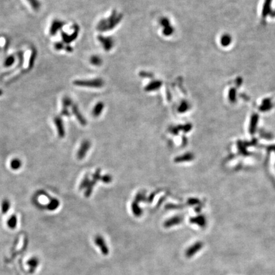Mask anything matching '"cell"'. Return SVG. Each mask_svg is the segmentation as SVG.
I'll list each match as a JSON object with an SVG mask.
<instances>
[{
    "label": "cell",
    "mask_w": 275,
    "mask_h": 275,
    "mask_svg": "<svg viewBox=\"0 0 275 275\" xmlns=\"http://www.w3.org/2000/svg\"><path fill=\"white\" fill-rule=\"evenodd\" d=\"M123 15L122 14L117 15L115 10H113L111 15L108 19L101 20L98 25V29L100 31H108L113 29L119 24Z\"/></svg>",
    "instance_id": "1"
},
{
    "label": "cell",
    "mask_w": 275,
    "mask_h": 275,
    "mask_svg": "<svg viewBox=\"0 0 275 275\" xmlns=\"http://www.w3.org/2000/svg\"><path fill=\"white\" fill-rule=\"evenodd\" d=\"M73 84L80 87L100 88L104 85V81L101 78H96L92 80H76L73 82Z\"/></svg>",
    "instance_id": "2"
},
{
    "label": "cell",
    "mask_w": 275,
    "mask_h": 275,
    "mask_svg": "<svg viewBox=\"0 0 275 275\" xmlns=\"http://www.w3.org/2000/svg\"><path fill=\"white\" fill-rule=\"evenodd\" d=\"M73 29H74L73 33L71 35H68L66 33H65L64 31H61V37L62 42L67 45H69V43H71L76 40L78 37V33H79V27H78L77 24H74Z\"/></svg>",
    "instance_id": "3"
},
{
    "label": "cell",
    "mask_w": 275,
    "mask_h": 275,
    "mask_svg": "<svg viewBox=\"0 0 275 275\" xmlns=\"http://www.w3.org/2000/svg\"><path fill=\"white\" fill-rule=\"evenodd\" d=\"M66 24L65 21L59 19H54L49 29V33L51 36L56 35L59 31H61Z\"/></svg>",
    "instance_id": "4"
},
{
    "label": "cell",
    "mask_w": 275,
    "mask_h": 275,
    "mask_svg": "<svg viewBox=\"0 0 275 275\" xmlns=\"http://www.w3.org/2000/svg\"><path fill=\"white\" fill-rule=\"evenodd\" d=\"M94 243H95L96 246H98L101 252L104 255H106L108 254L109 248L107 246L105 239L103 238V236H101L100 235L96 236L95 238H94Z\"/></svg>",
    "instance_id": "5"
},
{
    "label": "cell",
    "mask_w": 275,
    "mask_h": 275,
    "mask_svg": "<svg viewBox=\"0 0 275 275\" xmlns=\"http://www.w3.org/2000/svg\"><path fill=\"white\" fill-rule=\"evenodd\" d=\"M203 247V243L201 241H198L195 243L192 246L187 248L185 252V255L188 258H191L195 255L198 252L202 249Z\"/></svg>",
    "instance_id": "6"
},
{
    "label": "cell",
    "mask_w": 275,
    "mask_h": 275,
    "mask_svg": "<svg viewBox=\"0 0 275 275\" xmlns=\"http://www.w3.org/2000/svg\"><path fill=\"white\" fill-rule=\"evenodd\" d=\"M91 141L89 140H84L81 144L80 149L78 151L77 158L79 160H82L84 158L86 154L89 151L91 148Z\"/></svg>",
    "instance_id": "7"
},
{
    "label": "cell",
    "mask_w": 275,
    "mask_h": 275,
    "mask_svg": "<svg viewBox=\"0 0 275 275\" xmlns=\"http://www.w3.org/2000/svg\"><path fill=\"white\" fill-rule=\"evenodd\" d=\"M98 40L100 43L103 45V48L106 50H110L113 46V40L111 37H104L101 35L98 36Z\"/></svg>",
    "instance_id": "8"
},
{
    "label": "cell",
    "mask_w": 275,
    "mask_h": 275,
    "mask_svg": "<svg viewBox=\"0 0 275 275\" xmlns=\"http://www.w3.org/2000/svg\"><path fill=\"white\" fill-rule=\"evenodd\" d=\"M182 221H183V217L182 216H175L165 221L164 223V226L166 227V228H169V227L179 225L180 224H181L182 222Z\"/></svg>",
    "instance_id": "9"
},
{
    "label": "cell",
    "mask_w": 275,
    "mask_h": 275,
    "mask_svg": "<svg viewBox=\"0 0 275 275\" xmlns=\"http://www.w3.org/2000/svg\"><path fill=\"white\" fill-rule=\"evenodd\" d=\"M54 121L55 124H56V127H57L58 135H59V137L63 138L65 135V130L64 128L63 122H62L61 117L60 116L56 117L54 118Z\"/></svg>",
    "instance_id": "10"
},
{
    "label": "cell",
    "mask_w": 275,
    "mask_h": 275,
    "mask_svg": "<svg viewBox=\"0 0 275 275\" xmlns=\"http://www.w3.org/2000/svg\"><path fill=\"white\" fill-rule=\"evenodd\" d=\"M72 108L73 113L76 117V119H77L78 121L79 122V123L82 125H85L86 124H87V121H86L84 117L82 114L80 113L77 105H73L72 106Z\"/></svg>",
    "instance_id": "11"
},
{
    "label": "cell",
    "mask_w": 275,
    "mask_h": 275,
    "mask_svg": "<svg viewBox=\"0 0 275 275\" xmlns=\"http://www.w3.org/2000/svg\"><path fill=\"white\" fill-rule=\"evenodd\" d=\"M194 156L192 153L188 152L185 154L176 157L174 159V161L177 163H181L183 162L191 161L194 159Z\"/></svg>",
    "instance_id": "12"
},
{
    "label": "cell",
    "mask_w": 275,
    "mask_h": 275,
    "mask_svg": "<svg viewBox=\"0 0 275 275\" xmlns=\"http://www.w3.org/2000/svg\"><path fill=\"white\" fill-rule=\"evenodd\" d=\"M36 58H37V50H36V49L35 48L33 47L32 49H31V55H30L29 59V62H28V69L29 71L31 70L33 68V67L35 66V63Z\"/></svg>",
    "instance_id": "13"
},
{
    "label": "cell",
    "mask_w": 275,
    "mask_h": 275,
    "mask_svg": "<svg viewBox=\"0 0 275 275\" xmlns=\"http://www.w3.org/2000/svg\"><path fill=\"white\" fill-rule=\"evenodd\" d=\"M162 84V83L160 80H154L146 86L145 91L147 92H151L158 90L161 87Z\"/></svg>",
    "instance_id": "14"
},
{
    "label": "cell",
    "mask_w": 275,
    "mask_h": 275,
    "mask_svg": "<svg viewBox=\"0 0 275 275\" xmlns=\"http://www.w3.org/2000/svg\"><path fill=\"white\" fill-rule=\"evenodd\" d=\"M131 210L133 214L137 217H139L143 214V210L139 205V203L136 201H133L131 204Z\"/></svg>",
    "instance_id": "15"
},
{
    "label": "cell",
    "mask_w": 275,
    "mask_h": 275,
    "mask_svg": "<svg viewBox=\"0 0 275 275\" xmlns=\"http://www.w3.org/2000/svg\"><path fill=\"white\" fill-rule=\"evenodd\" d=\"M104 107H105V105L103 102H101V101L99 102V103H98L95 105V106L94 107V108L92 110V115L95 117H99L101 114L102 112H103Z\"/></svg>",
    "instance_id": "16"
},
{
    "label": "cell",
    "mask_w": 275,
    "mask_h": 275,
    "mask_svg": "<svg viewBox=\"0 0 275 275\" xmlns=\"http://www.w3.org/2000/svg\"><path fill=\"white\" fill-rule=\"evenodd\" d=\"M190 222L192 224H196L200 227H205L206 225V221L205 217L203 216H198L196 217H192L190 219Z\"/></svg>",
    "instance_id": "17"
},
{
    "label": "cell",
    "mask_w": 275,
    "mask_h": 275,
    "mask_svg": "<svg viewBox=\"0 0 275 275\" xmlns=\"http://www.w3.org/2000/svg\"><path fill=\"white\" fill-rule=\"evenodd\" d=\"M15 62V57L14 55L8 56L3 61V66L5 68H10Z\"/></svg>",
    "instance_id": "18"
},
{
    "label": "cell",
    "mask_w": 275,
    "mask_h": 275,
    "mask_svg": "<svg viewBox=\"0 0 275 275\" xmlns=\"http://www.w3.org/2000/svg\"><path fill=\"white\" fill-rule=\"evenodd\" d=\"M96 183H97V182L94 180H92L91 181H90L88 186L87 187V188H85L86 190H85V194H84L85 197H87V198L90 197L92 191H93V188H94V186L96 185Z\"/></svg>",
    "instance_id": "19"
},
{
    "label": "cell",
    "mask_w": 275,
    "mask_h": 275,
    "mask_svg": "<svg viewBox=\"0 0 275 275\" xmlns=\"http://www.w3.org/2000/svg\"><path fill=\"white\" fill-rule=\"evenodd\" d=\"M189 107H190L189 103H188L187 101L184 100L181 102V103H180L178 108V112L180 113H185L189 109Z\"/></svg>",
    "instance_id": "20"
},
{
    "label": "cell",
    "mask_w": 275,
    "mask_h": 275,
    "mask_svg": "<svg viewBox=\"0 0 275 275\" xmlns=\"http://www.w3.org/2000/svg\"><path fill=\"white\" fill-rule=\"evenodd\" d=\"M31 8L35 11H38L41 7V3L39 0H26Z\"/></svg>",
    "instance_id": "21"
},
{
    "label": "cell",
    "mask_w": 275,
    "mask_h": 275,
    "mask_svg": "<svg viewBox=\"0 0 275 275\" xmlns=\"http://www.w3.org/2000/svg\"><path fill=\"white\" fill-rule=\"evenodd\" d=\"M147 197H146V192L145 191H140L135 196V201L137 203H139L140 202H143L147 201Z\"/></svg>",
    "instance_id": "22"
},
{
    "label": "cell",
    "mask_w": 275,
    "mask_h": 275,
    "mask_svg": "<svg viewBox=\"0 0 275 275\" xmlns=\"http://www.w3.org/2000/svg\"><path fill=\"white\" fill-rule=\"evenodd\" d=\"M59 206V201L56 199H52L47 205V208L49 210H55Z\"/></svg>",
    "instance_id": "23"
},
{
    "label": "cell",
    "mask_w": 275,
    "mask_h": 275,
    "mask_svg": "<svg viewBox=\"0 0 275 275\" xmlns=\"http://www.w3.org/2000/svg\"><path fill=\"white\" fill-rule=\"evenodd\" d=\"M231 37L229 36V35H222L221 38V43L222 45H227L228 44L230 45V43H231Z\"/></svg>",
    "instance_id": "24"
},
{
    "label": "cell",
    "mask_w": 275,
    "mask_h": 275,
    "mask_svg": "<svg viewBox=\"0 0 275 275\" xmlns=\"http://www.w3.org/2000/svg\"><path fill=\"white\" fill-rule=\"evenodd\" d=\"M21 165H22L21 161L18 159H15L12 160L11 162V164H10L12 169H14V170L19 169L20 168Z\"/></svg>",
    "instance_id": "25"
},
{
    "label": "cell",
    "mask_w": 275,
    "mask_h": 275,
    "mask_svg": "<svg viewBox=\"0 0 275 275\" xmlns=\"http://www.w3.org/2000/svg\"><path fill=\"white\" fill-rule=\"evenodd\" d=\"M89 182H90V180H89V175H86L84 177V178L83 179V180H82L80 185V187H79L80 190L81 191V190L85 189V188H87V187L88 186Z\"/></svg>",
    "instance_id": "26"
},
{
    "label": "cell",
    "mask_w": 275,
    "mask_h": 275,
    "mask_svg": "<svg viewBox=\"0 0 275 275\" xmlns=\"http://www.w3.org/2000/svg\"><path fill=\"white\" fill-rule=\"evenodd\" d=\"M180 131H183L185 132H187L188 131H190L192 129V125L189 123L188 124H185L184 125H177Z\"/></svg>",
    "instance_id": "27"
},
{
    "label": "cell",
    "mask_w": 275,
    "mask_h": 275,
    "mask_svg": "<svg viewBox=\"0 0 275 275\" xmlns=\"http://www.w3.org/2000/svg\"><path fill=\"white\" fill-rule=\"evenodd\" d=\"M90 62H91V63L93 65L99 66V65H100L101 64L102 61H101V59L99 56H92L91 58Z\"/></svg>",
    "instance_id": "28"
},
{
    "label": "cell",
    "mask_w": 275,
    "mask_h": 275,
    "mask_svg": "<svg viewBox=\"0 0 275 275\" xmlns=\"http://www.w3.org/2000/svg\"><path fill=\"white\" fill-rule=\"evenodd\" d=\"M10 206V204L9 201L7 199H5L2 202V209L3 213L6 214V212L9 211Z\"/></svg>",
    "instance_id": "29"
},
{
    "label": "cell",
    "mask_w": 275,
    "mask_h": 275,
    "mask_svg": "<svg viewBox=\"0 0 275 275\" xmlns=\"http://www.w3.org/2000/svg\"><path fill=\"white\" fill-rule=\"evenodd\" d=\"M73 105V103H72V100L69 97L66 96L62 99V106H63V108H68V107L72 106Z\"/></svg>",
    "instance_id": "30"
},
{
    "label": "cell",
    "mask_w": 275,
    "mask_h": 275,
    "mask_svg": "<svg viewBox=\"0 0 275 275\" xmlns=\"http://www.w3.org/2000/svg\"><path fill=\"white\" fill-rule=\"evenodd\" d=\"M17 217L15 215H12L9 221H8V225H9L11 228H14L15 227H16L17 225Z\"/></svg>",
    "instance_id": "31"
},
{
    "label": "cell",
    "mask_w": 275,
    "mask_h": 275,
    "mask_svg": "<svg viewBox=\"0 0 275 275\" xmlns=\"http://www.w3.org/2000/svg\"><path fill=\"white\" fill-rule=\"evenodd\" d=\"M174 32V28L171 26H169L168 27L164 28L163 29V34L165 36H170Z\"/></svg>",
    "instance_id": "32"
},
{
    "label": "cell",
    "mask_w": 275,
    "mask_h": 275,
    "mask_svg": "<svg viewBox=\"0 0 275 275\" xmlns=\"http://www.w3.org/2000/svg\"><path fill=\"white\" fill-rule=\"evenodd\" d=\"M65 46H65V43L61 42L55 43V44H54V47L55 50H58V51H60V50H61L65 49Z\"/></svg>",
    "instance_id": "33"
},
{
    "label": "cell",
    "mask_w": 275,
    "mask_h": 275,
    "mask_svg": "<svg viewBox=\"0 0 275 275\" xmlns=\"http://www.w3.org/2000/svg\"><path fill=\"white\" fill-rule=\"evenodd\" d=\"M112 180H113V178H112V176H110V175H105L103 177H101V181L105 184H109V183L112 182Z\"/></svg>",
    "instance_id": "34"
},
{
    "label": "cell",
    "mask_w": 275,
    "mask_h": 275,
    "mask_svg": "<svg viewBox=\"0 0 275 275\" xmlns=\"http://www.w3.org/2000/svg\"><path fill=\"white\" fill-rule=\"evenodd\" d=\"M183 208L182 205H173V204H168L165 208L166 210H180Z\"/></svg>",
    "instance_id": "35"
},
{
    "label": "cell",
    "mask_w": 275,
    "mask_h": 275,
    "mask_svg": "<svg viewBox=\"0 0 275 275\" xmlns=\"http://www.w3.org/2000/svg\"><path fill=\"white\" fill-rule=\"evenodd\" d=\"M100 173H101V169H98L92 175V180H96V182L99 181V180H101V177Z\"/></svg>",
    "instance_id": "36"
},
{
    "label": "cell",
    "mask_w": 275,
    "mask_h": 275,
    "mask_svg": "<svg viewBox=\"0 0 275 275\" xmlns=\"http://www.w3.org/2000/svg\"><path fill=\"white\" fill-rule=\"evenodd\" d=\"M160 23H161V25L162 27H164V28L171 26L169 20L167 18H162L160 20Z\"/></svg>",
    "instance_id": "37"
},
{
    "label": "cell",
    "mask_w": 275,
    "mask_h": 275,
    "mask_svg": "<svg viewBox=\"0 0 275 275\" xmlns=\"http://www.w3.org/2000/svg\"><path fill=\"white\" fill-rule=\"evenodd\" d=\"M169 131L170 132L171 134L173 135H178L179 134L180 130L178 128V126H172L169 129Z\"/></svg>",
    "instance_id": "38"
},
{
    "label": "cell",
    "mask_w": 275,
    "mask_h": 275,
    "mask_svg": "<svg viewBox=\"0 0 275 275\" xmlns=\"http://www.w3.org/2000/svg\"><path fill=\"white\" fill-rule=\"evenodd\" d=\"M139 76H140L141 77H143V78H153L154 75H153L152 73H151L146 72H144V71H143V72H140Z\"/></svg>",
    "instance_id": "39"
},
{
    "label": "cell",
    "mask_w": 275,
    "mask_h": 275,
    "mask_svg": "<svg viewBox=\"0 0 275 275\" xmlns=\"http://www.w3.org/2000/svg\"><path fill=\"white\" fill-rule=\"evenodd\" d=\"M156 193H157V192H152L150 195H149V197L147 199V202H148L149 203H152V201L154 200V198H155V196L156 195Z\"/></svg>",
    "instance_id": "40"
},
{
    "label": "cell",
    "mask_w": 275,
    "mask_h": 275,
    "mask_svg": "<svg viewBox=\"0 0 275 275\" xmlns=\"http://www.w3.org/2000/svg\"><path fill=\"white\" fill-rule=\"evenodd\" d=\"M61 115H62V116H69L70 113L69 112L68 109L66 108H62V111H61Z\"/></svg>",
    "instance_id": "41"
},
{
    "label": "cell",
    "mask_w": 275,
    "mask_h": 275,
    "mask_svg": "<svg viewBox=\"0 0 275 275\" xmlns=\"http://www.w3.org/2000/svg\"><path fill=\"white\" fill-rule=\"evenodd\" d=\"M197 203H198V200H197L196 199H193V198H191L190 199H188V201H187V203L188 204V205H195V204Z\"/></svg>",
    "instance_id": "42"
},
{
    "label": "cell",
    "mask_w": 275,
    "mask_h": 275,
    "mask_svg": "<svg viewBox=\"0 0 275 275\" xmlns=\"http://www.w3.org/2000/svg\"><path fill=\"white\" fill-rule=\"evenodd\" d=\"M65 50L67 52H72L73 50V49L72 47L71 46L69 45H67L65 46Z\"/></svg>",
    "instance_id": "43"
},
{
    "label": "cell",
    "mask_w": 275,
    "mask_h": 275,
    "mask_svg": "<svg viewBox=\"0 0 275 275\" xmlns=\"http://www.w3.org/2000/svg\"><path fill=\"white\" fill-rule=\"evenodd\" d=\"M187 143V139L186 138L185 136H183L182 137V144L184 146H185Z\"/></svg>",
    "instance_id": "44"
},
{
    "label": "cell",
    "mask_w": 275,
    "mask_h": 275,
    "mask_svg": "<svg viewBox=\"0 0 275 275\" xmlns=\"http://www.w3.org/2000/svg\"><path fill=\"white\" fill-rule=\"evenodd\" d=\"M164 200H165V197L162 198L159 200V201L158 202V206H159L161 205V204H162V203H163V202L164 201Z\"/></svg>",
    "instance_id": "45"
},
{
    "label": "cell",
    "mask_w": 275,
    "mask_h": 275,
    "mask_svg": "<svg viewBox=\"0 0 275 275\" xmlns=\"http://www.w3.org/2000/svg\"><path fill=\"white\" fill-rule=\"evenodd\" d=\"M3 90L0 89V96H2V95H3Z\"/></svg>",
    "instance_id": "46"
}]
</instances>
